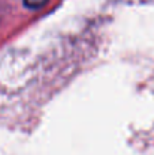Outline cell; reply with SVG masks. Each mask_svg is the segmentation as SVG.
Segmentation results:
<instances>
[{"label":"cell","instance_id":"obj_1","mask_svg":"<svg viewBox=\"0 0 154 155\" xmlns=\"http://www.w3.org/2000/svg\"><path fill=\"white\" fill-rule=\"evenodd\" d=\"M48 2L49 0H23V4L30 10H38L42 8Z\"/></svg>","mask_w":154,"mask_h":155}]
</instances>
